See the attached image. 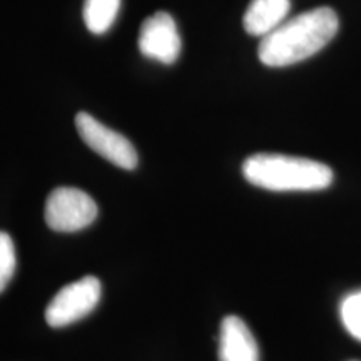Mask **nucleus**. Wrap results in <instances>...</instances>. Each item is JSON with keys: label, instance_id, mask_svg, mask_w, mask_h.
Instances as JSON below:
<instances>
[{"label": "nucleus", "instance_id": "1", "mask_svg": "<svg viewBox=\"0 0 361 361\" xmlns=\"http://www.w3.org/2000/svg\"><path fill=\"white\" fill-rule=\"evenodd\" d=\"M340 20L329 7H318L284 20L261 40L258 56L268 67H286L314 56L331 42Z\"/></svg>", "mask_w": 361, "mask_h": 361}, {"label": "nucleus", "instance_id": "2", "mask_svg": "<svg viewBox=\"0 0 361 361\" xmlns=\"http://www.w3.org/2000/svg\"><path fill=\"white\" fill-rule=\"evenodd\" d=\"M243 176L268 191H322L331 186L333 171L324 162L284 154H255L243 162Z\"/></svg>", "mask_w": 361, "mask_h": 361}, {"label": "nucleus", "instance_id": "3", "mask_svg": "<svg viewBox=\"0 0 361 361\" xmlns=\"http://www.w3.org/2000/svg\"><path fill=\"white\" fill-rule=\"evenodd\" d=\"M97 204L87 192L75 188H57L45 202V223L54 231L75 233L97 218Z\"/></svg>", "mask_w": 361, "mask_h": 361}, {"label": "nucleus", "instance_id": "4", "mask_svg": "<svg viewBox=\"0 0 361 361\" xmlns=\"http://www.w3.org/2000/svg\"><path fill=\"white\" fill-rule=\"evenodd\" d=\"M102 284L97 278L85 276L62 288L45 310V322L52 328H64L92 313L101 301Z\"/></svg>", "mask_w": 361, "mask_h": 361}, {"label": "nucleus", "instance_id": "5", "mask_svg": "<svg viewBox=\"0 0 361 361\" xmlns=\"http://www.w3.org/2000/svg\"><path fill=\"white\" fill-rule=\"evenodd\" d=\"M75 128H78L82 141L104 159L126 171L137 168V151H135L133 142L123 134L99 123L96 117L87 114V112H79L75 116Z\"/></svg>", "mask_w": 361, "mask_h": 361}, {"label": "nucleus", "instance_id": "6", "mask_svg": "<svg viewBox=\"0 0 361 361\" xmlns=\"http://www.w3.org/2000/svg\"><path fill=\"white\" fill-rule=\"evenodd\" d=\"M180 47L183 40L178 25L168 12H157L142 22L139 49L144 56L169 66L178 61Z\"/></svg>", "mask_w": 361, "mask_h": 361}, {"label": "nucleus", "instance_id": "7", "mask_svg": "<svg viewBox=\"0 0 361 361\" xmlns=\"http://www.w3.org/2000/svg\"><path fill=\"white\" fill-rule=\"evenodd\" d=\"M219 361H259L255 336L239 316H226L219 331Z\"/></svg>", "mask_w": 361, "mask_h": 361}, {"label": "nucleus", "instance_id": "8", "mask_svg": "<svg viewBox=\"0 0 361 361\" xmlns=\"http://www.w3.org/2000/svg\"><path fill=\"white\" fill-rule=\"evenodd\" d=\"M290 8V0H252L243 19L246 32L264 37L283 24Z\"/></svg>", "mask_w": 361, "mask_h": 361}, {"label": "nucleus", "instance_id": "9", "mask_svg": "<svg viewBox=\"0 0 361 361\" xmlns=\"http://www.w3.org/2000/svg\"><path fill=\"white\" fill-rule=\"evenodd\" d=\"M121 0H85L84 22L92 34L101 35L111 29L119 12Z\"/></svg>", "mask_w": 361, "mask_h": 361}, {"label": "nucleus", "instance_id": "10", "mask_svg": "<svg viewBox=\"0 0 361 361\" xmlns=\"http://www.w3.org/2000/svg\"><path fill=\"white\" fill-rule=\"evenodd\" d=\"M340 316L346 331L361 341V290L345 296L340 306Z\"/></svg>", "mask_w": 361, "mask_h": 361}, {"label": "nucleus", "instance_id": "11", "mask_svg": "<svg viewBox=\"0 0 361 361\" xmlns=\"http://www.w3.org/2000/svg\"><path fill=\"white\" fill-rule=\"evenodd\" d=\"M17 258L12 238L7 233L0 231V293L7 288L16 273Z\"/></svg>", "mask_w": 361, "mask_h": 361}]
</instances>
